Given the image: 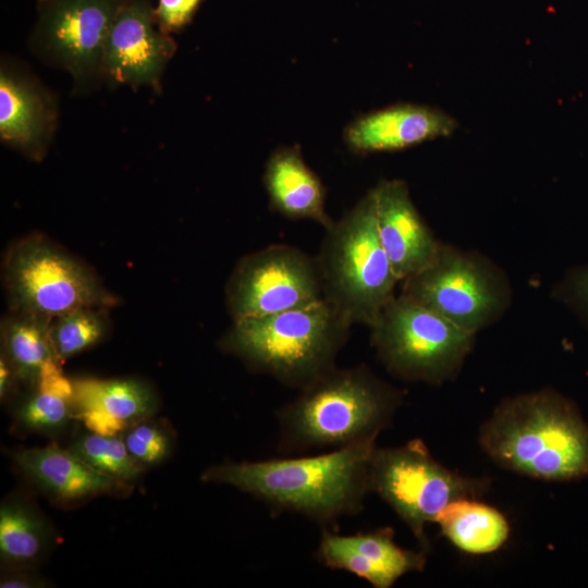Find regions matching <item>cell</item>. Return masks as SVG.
<instances>
[{
  "mask_svg": "<svg viewBox=\"0 0 588 588\" xmlns=\"http://www.w3.org/2000/svg\"><path fill=\"white\" fill-rule=\"evenodd\" d=\"M552 295L588 328V262L568 270L555 284Z\"/></svg>",
  "mask_w": 588,
  "mask_h": 588,
  "instance_id": "cell-27",
  "label": "cell"
},
{
  "mask_svg": "<svg viewBox=\"0 0 588 588\" xmlns=\"http://www.w3.org/2000/svg\"><path fill=\"white\" fill-rule=\"evenodd\" d=\"M371 191L381 244L403 281L431 262L441 242L418 212L404 181L383 180Z\"/></svg>",
  "mask_w": 588,
  "mask_h": 588,
  "instance_id": "cell-15",
  "label": "cell"
},
{
  "mask_svg": "<svg viewBox=\"0 0 588 588\" xmlns=\"http://www.w3.org/2000/svg\"><path fill=\"white\" fill-rule=\"evenodd\" d=\"M426 553L400 547L394 530L381 527L345 536L323 530L316 555L329 568L348 572L375 588H390L402 576L421 572Z\"/></svg>",
  "mask_w": 588,
  "mask_h": 588,
  "instance_id": "cell-14",
  "label": "cell"
},
{
  "mask_svg": "<svg viewBox=\"0 0 588 588\" xmlns=\"http://www.w3.org/2000/svg\"><path fill=\"white\" fill-rule=\"evenodd\" d=\"M51 323L52 318L19 311H11L1 322L2 353L12 364L19 380L30 388L41 368L57 359Z\"/></svg>",
  "mask_w": 588,
  "mask_h": 588,
  "instance_id": "cell-21",
  "label": "cell"
},
{
  "mask_svg": "<svg viewBox=\"0 0 588 588\" xmlns=\"http://www.w3.org/2000/svg\"><path fill=\"white\" fill-rule=\"evenodd\" d=\"M232 320L272 315L323 299L316 257L273 244L244 256L225 287Z\"/></svg>",
  "mask_w": 588,
  "mask_h": 588,
  "instance_id": "cell-11",
  "label": "cell"
},
{
  "mask_svg": "<svg viewBox=\"0 0 588 588\" xmlns=\"http://www.w3.org/2000/svg\"><path fill=\"white\" fill-rule=\"evenodd\" d=\"M264 184L275 212L291 220L315 221L324 230L333 224L326 211V188L298 146L281 147L269 157Z\"/></svg>",
  "mask_w": 588,
  "mask_h": 588,
  "instance_id": "cell-18",
  "label": "cell"
},
{
  "mask_svg": "<svg viewBox=\"0 0 588 588\" xmlns=\"http://www.w3.org/2000/svg\"><path fill=\"white\" fill-rule=\"evenodd\" d=\"M434 523L456 548L471 554L498 550L510 534L509 523L501 512L470 498L449 503Z\"/></svg>",
  "mask_w": 588,
  "mask_h": 588,
  "instance_id": "cell-20",
  "label": "cell"
},
{
  "mask_svg": "<svg viewBox=\"0 0 588 588\" xmlns=\"http://www.w3.org/2000/svg\"><path fill=\"white\" fill-rule=\"evenodd\" d=\"M69 449L96 470L121 482L136 479L144 470L128 453L122 434L89 431L79 436Z\"/></svg>",
  "mask_w": 588,
  "mask_h": 588,
  "instance_id": "cell-25",
  "label": "cell"
},
{
  "mask_svg": "<svg viewBox=\"0 0 588 588\" xmlns=\"http://www.w3.org/2000/svg\"><path fill=\"white\" fill-rule=\"evenodd\" d=\"M499 466L538 480L588 477V422L576 404L544 389L504 400L479 430Z\"/></svg>",
  "mask_w": 588,
  "mask_h": 588,
  "instance_id": "cell-2",
  "label": "cell"
},
{
  "mask_svg": "<svg viewBox=\"0 0 588 588\" xmlns=\"http://www.w3.org/2000/svg\"><path fill=\"white\" fill-rule=\"evenodd\" d=\"M315 257L323 299L352 324L370 328L400 282L379 237L371 189L326 229Z\"/></svg>",
  "mask_w": 588,
  "mask_h": 588,
  "instance_id": "cell-5",
  "label": "cell"
},
{
  "mask_svg": "<svg viewBox=\"0 0 588 588\" xmlns=\"http://www.w3.org/2000/svg\"><path fill=\"white\" fill-rule=\"evenodd\" d=\"M401 294L475 334L512 301L510 282L492 260L443 243L426 268L402 281Z\"/></svg>",
  "mask_w": 588,
  "mask_h": 588,
  "instance_id": "cell-9",
  "label": "cell"
},
{
  "mask_svg": "<svg viewBox=\"0 0 588 588\" xmlns=\"http://www.w3.org/2000/svg\"><path fill=\"white\" fill-rule=\"evenodd\" d=\"M204 0H158L154 8L158 27L171 34L184 28L196 14Z\"/></svg>",
  "mask_w": 588,
  "mask_h": 588,
  "instance_id": "cell-28",
  "label": "cell"
},
{
  "mask_svg": "<svg viewBox=\"0 0 588 588\" xmlns=\"http://www.w3.org/2000/svg\"><path fill=\"white\" fill-rule=\"evenodd\" d=\"M375 448L376 442L316 455L229 462L206 469L201 479L232 486L274 512L297 513L328 526L362 511L370 492Z\"/></svg>",
  "mask_w": 588,
  "mask_h": 588,
  "instance_id": "cell-1",
  "label": "cell"
},
{
  "mask_svg": "<svg viewBox=\"0 0 588 588\" xmlns=\"http://www.w3.org/2000/svg\"><path fill=\"white\" fill-rule=\"evenodd\" d=\"M3 280L12 311L53 319L78 308L118 304L88 266L40 234L24 236L9 248Z\"/></svg>",
  "mask_w": 588,
  "mask_h": 588,
  "instance_id": "cell-7",
  "label": "cell"
},
{
  "mask_svg": "<svg viewBox=\"0 0 588 588\" xmlns=\"http://www.w3.org/2000/svg\"><path fill=\"white\" fill-rule=\"evenodd\" d=\"M21 470L61 501H76L117 488L118 481L89 466L70 449L57 444L13 454Z\"/></svg>",
  "mask_w": 588,
  "mask_h": 588,
  "instance_id": "cell-19",
  "label": "cell"
},
{
  "mask_svg": "<svg viewBox=\"0 0 588 588\" xmlns=\"http://www.w3.org/2000/svg\"><path fill=\"white\" fill-rule=\"evenodd\" d=\"M20 381L19 377L3 353L0 357V396L1 400L5 399L11 392L14 384Z\"/></svg>",
  "mask_w": 588,
  "mask_h": 588,
  "instance_id": "cell-29",
  "label": "cell"
},
{
  "mask_svg": "<svg viewBox=\"0 0 588 588\" xmlns=\"http://www.w3.org/2000/svg\"><path fill=\"white\" fill-rule=\"evenodd\" d=\"M107 309L85 307L52 319L51 338L62 364L99 343L108 330Z\"/></svg>",
  "mask_w": 588,
  "mask_h": 588,
  "instance_id": "cell-24",
  "label": "cell"
},
{
  "mask_svg": "<svg viewBox=\"0 0 588 588\" xmlns=\"http://www.w3.org/2000/svg\"><path fill=\"white\" fill-rule=\"evenodd\" d=\"M457 122L429 106H390L353 121L345 130L348 148L356 154L396 151L424 142L451 136Z\"/></svg>",
  "mask_w": 588,
  "mask_h": 588,
  "instance_id": "cell-16",
  "label": "cell"
},
{
  "mask_svg": "<svg viewBox=\"0 0 588 588\" xmlns=\"http://www.w3.org/2000/svg\"><path fill=\"white\" fill-rule=\"evenodd\" d=\"M125 0H36V21L28 39L32 53L71 75L76 93L103 82L109 30Z\"/></svg>",
  "mask_w": 588,
  "mask_h": 588,
  "instance_id": "cell-10",
  "label": "cell"
},
{
  "mask_svg": "<svg viewBox=\"0 0 588 588\" xmlns=\"http://www.w3.org/2000/svg\"><path fill=\"white\" fill-rule=\"evenodd\" d=\"M73 384L74 417L91 432L122 434L157 406L151 387L136 378H79Z\"/></svg>",
  "mask_w": 588,
  "mask_h": 588,
  "instance_id": "cell-17",
  "label": "cell"
},
{
  "mask_svg": "<svg viewBox=\"0 0 588 588\" xmlns=\"http://www.w3.org/2000/svg\"><path fill=\"white\" fill-rule=\"evenodd\" d=\"M122 436L128 453L143 467L161 463L170 452L169 436L147 419L131 426Z\"/></svg>",
  "mask_w": 588,
  "mask_h": 588,
  "instance_id": "cell-26",
  "label": "cell"
},
{
  "mask_svg": "<svg viewBox=\"0 0 588 588\" xmlns=\"http://www.w3.org/2000/svg\"><path fill=\"white\" fill-rule=\"evenodd\" d=\"M370 492L377 493L407 525L419 547L428 551V523L452 501L477 499L487 480L464 477L433 458L420 439L396 448L376 445L369 469Z\"/></svg>",
  "mask_w": 588,
  "mask_h": 588,
  "instance_id": "cell-8",
  "label": "cell"
},
{
  "mask_svg": "<svg viewBox=\"0 0 588 588\" xmlns=\"http://www.w3.org/2000/svg\"><path fill=\"white\" fill-rule=\"evenodd\" d=\"M402 401V391L367 366H335L275 412L279 451L289 455L373 443Z\"/></svg>",
  "mask_w": 588,
  "mask_h": 588,
  "instance_id": "cell-3",
  "label": "cell"
},
{
  "mask_svg": "<svg viewBox=\"0 0 588 588\" xmlns=\"http://www.w3.org/2000/svg\"><path fill=\"white\" fill-rule=\"evenodd\" d=\"M73 417V380L65 377L61 363L52 359L41 368L30 394L17 407L16 419L28 430L53 432Z\"/></svg>",
  "mask_w": 588,
  "mask_h": 588,
  "instance_id": "cell-22",
  "label": "cell"
},
{
  "mask_svg": "<svg viewBox=\"0 0 588 588\" xmlns=\"http://www.w3.org/2000/svg\"><path fill=\"white\" fill-rule=\"evenodd\" d=\"M369 329L371 345L390 373L430 384L460 372L476 335L401 293Z\"/></svg>",
  "mask_w": 588,
  "mask_h": 588,
  "instance_id": "cell-6",
  "label": "cell"
},
{
  "mask_svg": "<svg viewBox=\"0 0 588 588\" xmlns=\"http://www.w3.org/2000/svg\"><path fill=\"white\" fill-rule=\"evenodd\" d=\"M149 0H125L109 30L103 53V82L133 89H161L160 79L176 50L171 34L162 32Z\"/></svg>",
  "mask_w": 588,
  "mask_h": 588,
  "instance_id": "cell-12",
  "label": "cell"
},
{
  "mask_svg": "<svg viewBox=\"0 0 588 588\" xmlns=\"http://www.w3.org/2000/svg\"><path fill=\"white\" fill-rule=\"evenodd\" d=\"M37 581H35L32 577H29L26 574H11L3 577L0 581V586L2 588H19V587H34L37 585Z\"/></svg>",
  "mask_w": 588,
  "mask_h": 588,
  "instance_id": "cell-30",
  "label": "cell"
},
{
  "mask_svg": "<svg viewBox=\"0 0 588 588\" xmlns=\"http://www.w3.org/2000/svg\"><path fill=\"white\" fill-rule=\"evenodd\" d=\"M353 324L327 301L233 320L220 346L259 373L303 389L334 368Z\"/></svg>",
  "mask_w": 588,
  "mask_h": 588,
  "instance_id": "cell-4",
  "label": "cell"
},
{
  "mask_svg": "<svg viewBox=\"0 0 588 588\" xmlns=\"http://www.w3.org/2000/svg\"><path fill=\"white\" fill-rule=\"evenodd\" d=\"M46 531L38 516L20 503H5L0 510V554L5 561L25 563L41 552Z\"/></svg>",
  "mask_w": 588,
  "mask_h": 588,
  "instance_id": "cell-23",
  "label": "cell"
},
{
  "mask_svg": "<svg viewBox=\"0 0 588 588\" xmlns=\"http://www.w3.org/2000/svg\"><path fill=\"white\" fill-rule=\"evenodd\" d=\"M56 95L23 62L2 57L0 64L1 142L33 161L48 152L58 124Z\"/></svg>",
  "mask_w": 588,
  "mask_h": 588,
  "instance_id": "cell-13",
  "label": "cell"
}]
</instances>
